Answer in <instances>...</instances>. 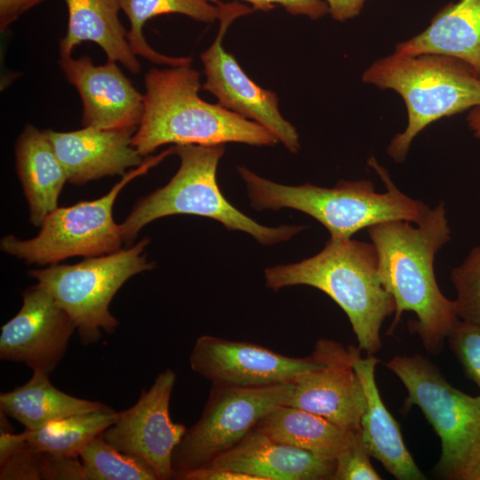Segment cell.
Returning a JSON list of instances; mask_svg holds the SVG:
<instances>
[{"label":"cell","mask_w":480,"mask_h":480,"mask_svg":"<svg viewBox=\"0 0 480 480\" xmlns=\"http://www.w3.org/2000/svg\"><path fill=\"white\" fill-rule=\"evenodd\" d=\"M136 129L84 126L72 132H44L66 171L68 181L82 185L106 176H123L127 169L143 164V156L132 142Z\"/></svg>","instance_id":"obj_17"},{"label":"cell","mask_w":480,"mask_h":480,"mask_svg":"<svg viewBox=\"0 0 480 480\" xmlns=\"http://www.w3.org/2000/svg\"><path fill=\"white\" fill-rule=\"evenodd\" d=\"M368 164L385 184L387 192H376L369 180H340L331 188L310 183L287 186L260 177L243 166H238L237 172L246 186L252 208L259 211L290 208L302 212L325 227L332 238H351L363 228L388 220L420 224L430 208L397 188L387 170L373 156Z\"/></svg>","instance_id":"obj_4"},{"label":"cell","mask_w":480,"mask_h":480,"mask_svg":"<svg viewBox=\"0 0 480 480\" xmlns=\"http://www.w3.org/2000/svg\"><path fill=\"white\" fill-rule=\"evenodd\" d=\"M145 88L142 117L132 140L142 156L166 144L272 147L278 142L261 124L202 100L200 74L190 64L151 68Z\"/></svg>","instance_id":"obj_2"},{"label":"cell","mask_w":480,"mask_h":480,"mask_svg":"<svg viewBox=\"0 0 480 480\" xmlns=\"http://www.w3.org/2000/svg\"><path fill=\"white\" fill-rule=\"evenodd\" d=\"M370 457L360 430L356 431L350 443L335 459L336 467L331 480H380Z\"/></svg>","instance_id":"obj_30"},{"label":"cell","mask_w":480,"mask_h":480,"mask_svg":"<svg viewBox=\"0 0 480 480\" xmlns=\"http://www.w3.org/2000/svg\"><path fill=\"white\" fill-rule=\"evenodd\" d=\"M469 480H480V464L473 471L469 477Z\"/></svg>","instance_id":"obj_38"},{"label":"cell","mask_w":480,"mask_h":480,"mask_svg":"<svg viewBox=\"0 0 480 480\" xmlns=\"http://www.w3.org/2000/svg\"><path fill=\"white\" fill-rule=\"evenodd\" d=\"M329 13L339 21H345L359 14L365 0H325Z\"/></svg>","instance_id":"obj_36"},{"label":"cell","mask_w":480,"mask_h":480,"mask_svg":"<svg viewBox=\"0 0 480 480\" xmlns=\"http://www.w3.org/2000/svg\"><path fill=\"white\" fill-rule=\"evenodd\" d=\"M205 466L248 474L257 480H331L336 460L276 442L255 428Z\"/></svg>","instance_id":"obj_18"},{"label":"cell","mask_w":480,"mask_h":480,"mask_svg":"<svg viewBox=\"0 0 480 480\" xmlns=\"http://www.w3.org/2000/svg\"><path fill=\"white\" fill-rule=\"evenodd\" d=\"M175 382L176 374L172 369L159 373L138 401L119 412L115 422L102 433L114 448L148 465L157 480L174 477L172 453L188 429L173 422L170 416Z\"/></svg>","instance_id":"obj_11"},{"label":"cell","mask_w":480,"mask_h":480,"mask_svg":"<svg viewBox=\"0 0 480 480\" xmlns=\"http://www.w3.org/2000/svg\"><path fill=\"white\" fill-rule=\"evenodd\" d=\"M252 11L242 4H224L217 36L200 56L206 77L203 88L213 94L222 107L264 126L294 154L300 147L299 135L280 114L276 94L251 80L234 56L222 46L230 23Z\"/></svg>","instance_id":"obj_12"},{"label":"cell","mask_w":480,"mask_h":480,"mask_svg":"<svg viewBox=\"0 0 480 480\" xmlns=\"http://www.w3.org/2000/svg\"><path fill=\"white\" fill-rule=\"evenodd\" d=\"M16 170L29 207V220L41 226L58 208L66 171L44 131L27 124L15 145Z\"/></svg>","instance_id":"obj_20"},{"label":"cell","mask_w":480,"mask_h":480,"mask_svg":"<svg viewBox=\"0 0 480 480\" xmlns=\"http://www.w3.org/2000/svg\"><path fill=\"white\" fill-rule=\"evenodd\" d=\"M294 388L295 381L258 388L212 385L200 418L173 451V478L234 447L268 412L287 404Z\"/></svg>","instance_id":"obj_10"},{"label":"cell","mask_w":480,"mask_h":480,"mask_svg":"<svg viewBox=\"0 0 480 480\" xmlns=\"http://www.w3.org/2000/svg\"><path fill=\"white\" fill-rule=\"evenodd\" d=\"M108 407L98 402L70 396L55 388L49 373L33 371L30 380L0 395V409L6 416L36 430L64 418Z\"/></svg>","instance_id":"obj_23"},{"label":"cell","mask_w":480,"mask_h":480,"mask_svg":"<svg viewBox=\"0 0 480 480\" xmlns=\"http://www.w3.org/2000/svg\"><path fill=\"white\" fill-rule=\"evenodd\" d=\"M447 340L466 376L480 389V325L459 319Z\"/></svg>","instance_id":"obj_29"},{"label":"cell","mask_w":480,"mask_h":480,"mask_svg":"<svg viewBox=\"0 0 480 480\" xmlns=\"http://www.w3.org/2000/svg\"><path fill=\"white\" fill-rule=\"evenodd\" d=\"M379 360L373 355L361 356L354 367L363 384L366 396V410L360 423V434L371 457L399 480H423L420 470L407 450L399 424L385 406L375 380V367Z\"/></svg>","instance_id":"obj_19"},{"label":"cell","mask_w":480,"mask_h":480,"mask_svg":"<svg viewBox=\"0 0 480 480\" xmlns=\"http://www.w3.org/2000/svg\"><path fill=\"white\" fill-rule=\"evenodd\" d=\"M28 432L25 429L19 434L11 431H1L0 433V466L10 457L24 449L28 444Z\"/></svg>","instance_id":"obj_35"},{"label":"cell","mask_w":480,"mask_h":480,"mask_svg":"<svg viewBox=\"0 0 480 480\" xmlns=\"http://www.w3.org/2000/svg\"><path fill=\"white\" fill-rule=\"evenodd\" d=\"M110 407L72 415L36 430H27L28 446L56 456L78 457L86 445L117 417Z\"/></svg>","instance_id":"obj_26"},{"label":"cell","mask_w":480,"mask_h":480,"mask_svg":"<svg viewBox=\"0 0 480 480\" xmlns=\"http://www.w3.org/2000/svg\"><path fill=\"white\" fill-rule=\"evenodd\" d=\"M451 280L457 292L456 315L461 321L480 325V246L452 268Z\"/></svg>","instance_id":"obj_28"},{"label":"cell","mask_w":480,"mask_h":480,"mask_svg":"<svg viewBox=\"0 0 480 480\" xmlns=\"http://www.w3.org/2000/svg\"><path fill=\"white\" fill-rule=\"evenodd\" d=\"M192 371L212 385L258 388L293 382L319 366L313 350L307 357H292L260 345L202 335L189 356Z\"/></svg>","instance_id":"obj_13"},{"label":"cell","mask_w":480,"mask_h":480,"mask_svg":"<svg viewBox=\"0 0 480 480\" xmlns=\"http://www.w3.org/2000/svg\"><path fill=\"white\" fill-rule=\"evenodd\" d=\"M213 4L219 0H208ZM250 3L253 10L269 11L276 5L283 6L293 15H305L310 19H319L329 12L325 0H241Z\"/></svg>","instance_id":"obj_33"},{"label":"cell","mask_w":480,"mask_h":480,"mask_svg":"<svg viewBox=\"0 0 480 480\" xmlns=\"http://www.w3.org/2000/svg\"><path fill=\"white\" fill-rule=\"evenodd\" d=\"M256 428L276 442L332 460L350 443L356 432L286 404L268 412Z\"/></svg>","instance_id":"obj_24"},{"label":"cell","mask_w":480,"mask_h":480,"mask_svg":"<svg viewBox=\"0 0 480 480\" xmlns=\"http://www.w3.org/2000/svg\"><path fill=\"white\" fill-rule=\"evenodd\" d=\"M314 350L319 356V366L296 379L294 392L286 404L320 415L344 428L360 430L367 403L354 364L361 349L320 339Z\"/></svg>","instance_id":"obj_14"},{"label":"cell","mask_w":480,"mask_h":480,"mask_svg":"<svg viewBox=\"0 0 480 480\" xmlns=\"http://www.w3.org/2000/svg\"><path fill=\"white\" fill-rule=\"evenodd\" d=\"M467 121L475 136L480 140V107L473 108L469 111Z\"/></svg>","instance_id":"obj_37"},{"label":"cell","mask_w":480,"mask_h":480,"mask_svg":"<svg viewBox=\"0 0 480 480\" xmlns=\"http://www.w3.org/2000/svg\"><path fill=\"white\" fill-rule=\"evenodd\" d=\"M22 296L20 311L1 327L0 358L50 374L64 356L76 326L38 284L26 289Z\"/></svg>","instance_id":"obj_15"},{"label":"cell","mask_w":480,"mask_h":480,"mask_svg":"<svg viewBox=\"0 0 480 480\" xmlns=\"http://www.w3.org/2000/svg\"><path fill=\"white\" fill-rule=\"evenodd\" d=\"M408 220H388L367 228L379 259L382 284L396 303L391 335L404 311H412L416 321L409 330L417 333L427 351L440 353L445 339L459 320L455 301L440 291L435 273L436 252L451 238L443 202L430 209L414 227Z\"/></svg>","instance_id":"obj_1"},{"label":"cell","mask_w":480,"mask_h":480,"mask_svg":"<svg viewBox=\"0 0 480 480\" xmlns=\"http://www.w3.org/2000/svg\"><path fill=\"white\" fill-rule=\"evenodd\" d=\"M68 12L66 36L60 41V57L71 56L83 42L97 44L108 60L120 62L132 73L141 67L132 51L120 19L119 0H63Z\"/></svg>","instance_id":"obj_22"},{"label":"cell","mask_w":480,"mask_h":480,"mask_svg":"<svg viewBox=\"0 0 480 480\" xmlns=\"http://www.w3.org/2000/svg\"><path fill=\"white\" fill-rule=\"evenodd\" d=\"M180 165L163 188L140 198L120 224L124 242L132 244L140 230L157 219L190 214L215 220L228 230L252 236L263 245L289 241L307 227L281 225L266 227L244 214L222 195L217 181V168L225 152L224 145H175Z\"/></svg>","instance_id":"obj_6"},{"label":"cell","mask_w":480,"mask_h":480,"mask_svg":"<svg viewBox=\"0 0 480 480\" xmlns=\"http://www.w3.org/2000/svg\"><path fill=\"white\" fill-rule=\"evenodd\" d=\"M60 66L83 104L82 124L100 129L138 127L143 95L114 60L94 65L91 57H60Z\"/></svg>","instance_id":"obj_16"},{"label":"cell","mask_w":480,"mask_h":480,"mask_svg":"<svg viewBox=\"0 0 480 480\" xmlns=\"http://www.w3.org/2000/svg\"><path fill=\"white\" fill-rule=\"evenodd\" d=\"M41 452L28 445L0 466V479H41Z\"/></svg>","instance_id":"obj_31"},{"label":"cell","mask_w":480,"mask_h":480,"mask_svg":"<svg viewBox=\"0 0 480 480\" xmlns=\"http://www.w3.org/2000/svg\"><path fill=\"white\" fill-rule=\"evenodd\" d=\"M364 83L400 94L408 123L388 147L396 163L404 162L414 138L428 124L480 107V76L465 62L449 56L395 52L374 61L362 76Z\"/></svg>","instance_id":"obj_5"},{"label":"cell","mask_w":480,"mask_h":480,"mask_svg":"<svg viewBox=\"0 0 480 480\" xmlns=\"http://www.w3.org/2000/svg\"><path fill=\"white\" fill-rule=\"evenodd\" d=\"M403 382L408 396L403 411L420 408L441 441L435 468L447 480H469L480 464V395L452 387L440 370L421 355L396 356L385 363Z\"/></svg>","instance_id":"obj_7"},{"label":"cell","mask_w":480,"mask_h":480,"mask_svg":"<svg viewBox=\"0 0 480 480\" xmlns=\"http://www.w3.org/2000/svg\"><path fill=\"white\" fill-rule=\"evenodd\" d=\"M79 457L85 480H157L148 465L114 448L102 434L92 440Z\"/></svg>","instance_id":"obj_27"},{"label":"cell","mask_w":480,"mask_h":480,"mask_svg":"<svg viewBox=\"0 0 480 480\" xmlns=\"http://www.w3.org/2000/svg\"><path fill=\"white\" fill-rule=\"evenodd\" d=\"M41 479L85 480L84 469L77 457L56 456L41 452Z\"/></svg>","instance_id":"obj_32"},{"label":"cell","mask_w":480,"mask_h":480,"mask_svg":"<svg viewBox=\"0 0 480 480\" xmlns=\"http://www.w3.org/2000/svg\"><path fill=\"white\" fill-rule=\"evenodd\" d=\"M125 13L130 29L127 40L133 53L148 60L177 67L191 64L190 58L171 57L156 52L143 36V27L148 20L161 14L179 13L196 20L212 22L220 19L224 4H213L208 0H119Z\"/></svg>","instance_id":"obj_25"},{"label":"cell","mask_w":480,"mask_h":480,"mask_svg":"<svg viewBox=\"0 0 480 480\" xmlns=\"http://www.w3.org/2000/svg\"><path fill=\"white\" fill-rule=\"evenodd\" d=\"M43 0H0V27L4 31L22 13Z\"/></svg>","instance_id":"obj_34"},{"label":"cell","mask_w":480,"mask_h":480,"mask_svg":"<svg viewBox=\"0 0 480 480\" xmlns=\"http://www.w3.org/2000/svg\"><path fill=\"white\" fill-rule=\"evenodd\" d=\"M172 149L150 157L129 171L100 198L58 207L42 223L38 235L20 239L9 235L1 239V250L28 264H56L75 256L96 257L121 250V226L114 221L113 207L121 190L133 179L145 174Z\"/></svg>","instance_id":"obj_9"},{"label":"cell","mask_w":480,"mask_h":480,"mask_svg":"<svg viewBox=\"0 0 480 480\" xmlns=\"http://www.w3.org/2000/svg\"><path fill=\"white\" fill-rule=\"evenodd\" d=\"M148 243L145 237L127 249L73 265L52 264L28 274L69 315L82 343H94L100 330L112 333L118 326L109 304L121 286L134 275L155 268L143 253Z\"/></svg>","instance_id":"obj_8"},{"label":"cell","mask_w":480,"mask_h":480,"mask_svg":"<svg viewBox=\"0 0 480 480\" xmlns=\"http://www.w3.org/2000/svg\"><path fill=\"white\" fill-rule=\"evenodd\" d=\"M264 276L273 291L300 284L322 291L348 316L358 348L367 355L380 349V330L396 303L380 279L372 243L331 237L316 255L267 268Z\"/></svg>","instance_id":"obj_3"},{"label":"cell","mask_w":480,"mask_h":480,"mask_svg":"<svg viewBox=\"0 0 480 480\" xmlns=\"http://www.w3.org/2000/svg\"><path fill=\"white\" fill-rule=\"evenodd\" d=\"M396 52L449 56L480 76V0H460L443 8L428 27L398 44Z\"/></svg>","instance_id":"obj_21"}]
</instances>
